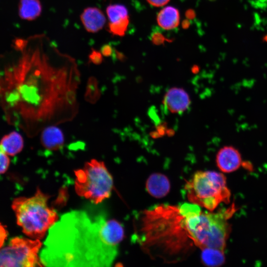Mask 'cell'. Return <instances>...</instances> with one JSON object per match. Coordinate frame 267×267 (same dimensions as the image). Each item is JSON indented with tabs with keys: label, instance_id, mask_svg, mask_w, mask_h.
I'll return each mask as SVG.
<instances>
[{
	"label": "cell",
	"instance_id": "obj_1",
	"mask_svg": "<svg viewBox=\"0 0 267 267\" xmlns=\"http://www.w3.org/2000/svg\"><path fill=\"white\" fill-rule=\"evenodd\" d=\"M124 237L118 221L72 211L49 228L39 256L46 267H109Z\"/></svg>",
	"mask_w": 267,
	"mask_h": 267
},
{
	"label": "cell",
	"instance_id": "obj_2",
	"mask_svg": "<svg viewBox=\"0 0 267 267\" xmlns=\"http://www.w3.org/2000/svg\"><path fill=\"white\" fill-rule=\"evenodd\" d=\"M13 72L19 81L17 99L29 134L71 121L78 110L80 79L74 68H56L26 54Z\"/></svg>",
	"mask_w": 267,
	"mask_h": 267
},
{
	"label": "cell",
	"instance_id": "obj_3",
	"mask_svg": "<svg viewBox=\"0 0 267 267\" xmlns=\"http://www.w3.org/2000/svg\"><path fill=\"white\" fill-rule=\"evenodd\" d=\"M141 244L145 251L164 260L181 259L193 245L180 206L160 205L144 211Z\"/></svg>",
	"mask_w": 267,
	"mask_h": 267
},
{
	"label": "cell",
	"instance_id": "obj_4",
	"mask_svg": "<svg viewBox=\"0 0 267 267\" xmlns=\"http://www.w3.org/2000/svg\"><path fill=\"white\" fill-rule=\"evenodd\" d=\"M181 209L195 246L200 249L211 247L224 250L231 231L228 220L235 211L233 206L217 213L203 212L199 206L192 203L181 205Z\"/></svg>",
	"mask_w": 267,
	"mask_h": 267
},
{
	"label": "cell",
	"instance_id": "obj_5",
	"mask_svg": "<svg viewBox=\"0 0 267 267\" xmlns=\"http://www.w3.org/2000/svg\"><path fill=\"white\" fill-rule=\"evenodd\" d=\"M49 198V195L38 188L33 196L18 197L12 202L17 224L31 238H43L58 221L56 212L48 205Z\"/></svg>",
	"mask_w": 267,
	"mask_h": 267
},
{
	"label": "cell",
	"instance_id": "obj_6",
	"mask_svg": "<svg viewBox=\"0 0 267 267\" xmlns=\"http://www.w3.org/2000/svg\"><path fill=\"white\" fill-rule=\"evenodd\" d=\"M187 197L192 203L214 211L222 202L228 203L230 191L226 178L221 173L199 171L195 172L185 185Z\"/></svg>",
	"mask_w": 267,
	"mask_h": 267
},
{
	"label": "cell",
	"instance_id": "obj_7",
	"mask_svg": "<svg viewBox=\"0 0 267 267\" xmlns=\"http://www.w3.org/2000/svg\"><path fill=\"white\" fill-rule=\"evenodd\" d=\"M74 173L75 190L79 196L97 204L111 195L113 179L103 161L91 159Z\"/></svg>",
	"mask_w": 267,
	"mask_h": 267
},
{
	"label": "cell",
	"instance_id": "obj_8",
	"mask_svg": "<svg viewBox=\"0 0 267 267\" xmlns=\"http://www.w3.org/2000/svg\"><path fill=\"white\" fill-rule=\"evenodd\" d=\"M42 246L40 239L12 238L0 248V267L44 266L38 254Z\"/></svg>",
	"mask_w": 267,
	"mask_h": 267
},
{
	"label": "cell",
	"instance_id": "obj_9",
	"mask_svg": "<svg viewBox=\"0 0 267 267\" xmlns=\"http://www.w3.org/2000/svg\"><path fill=\"white\" fill-rule=\"evenodd\" d=\"M216 162L221 172L229 173L238 169L242 164V160L238 149L232 146L227 145L219 150Z\"/></svg>",
	"mask_w": 267,
	"mask_h": 267
},
{
	"label": "cell",
	"instance_id": "obj_10",
	"mask_svg": "<svg viewBox=\"0 0 267 267\" xmlns=\"http://www.w3.org/2000/svg\"><path fill=\"white\" fill-rule=\"evenodd\" d=\"M163 104L170 112L180 113L188 108L190 99L184 89L174 87L169 89L165 94Z\"/></svg>",
	"mask_w": 267,
	"mask_h": 267
},
{
	"label": "cell",
	"instance_id": "obj_11",
	"mask_svg": "<svg viewBox=\"0 0 267 267\" xmlns=\"http://www.w3.org/2000/svg\"><path fill=\"white\" fill-rule=\"evenodd\" d=\"M81 20L85 29L89 33H96L101 30L106 22L103 12L96 7H88L81 15Z\"/></svg>",
	"mask_w": 267,
	"mask_h": 267
},
{
	"label": "cell",
	"instance_id": "obj_12",
	"mask_svg": "<svg viewBox=\"0 0 267 267\" xmlns=\"http://www.w3.org/2000/svg\"><path fill=\"white\" fill-rule=\"evenodd\" d=\"M145 186L148 193L157 198L166 196L171 188L170 182L168 177L159 173L150 175L146 180Z\"/></svg>",
	"mask_w": 267,
	"mask_h": 267
},
{
	"label": "cell",
	"instance_id": "obj_13",
	"mask_svg": "<svg viewBox=\"0 0 267 267\" xmlns=\"http://www.w3.org/2000/svg\"><path fill=\"white\" fill-rule=\"evenodd\" d=\"M41 142L45 149L56 151L63 147L64 136L57 125H51L44 128L41 131Z\"/></svg>",
	"mask_w": 267,
	"mask_h": 267
},
{
	"label": "cell",
	"instance_id": "obj_14",
	"mask_svg": "<svg viewBox=\"0 0 267 267\" xmlns=\"http://www.w3.org/2000/svg\"><path fill=\"white\" fill-rule=\"evenodd\" d=\"M179 12L178 9L172 6L162 8L157 15V22L162 29L170 30L175 29L179 24Z\"/></svg>",
	"mask_w": 267,
	"mask_h": 267
},
{
	"label": "cell",
	"instance_id": "obj_15",
	"mask_svg": "<svg viewBox=\"0 0 267 267\" xmlns=\"http://www.w3.org/2000/svg\"><path fill=\"white\" fill-rule=\"evenodd\" d=\"M24 146L22 136L16 132L4 135L0 141V148L8 155L13 156L21 151Z\"/></svg>",
	"mask_w": 267,
	"mask_h": 267
},
{
	"label": "cell",
	"instance_id": "obj_16",
	"mask_svg": "<svg viewBox=\"0 0 267 267\" xmlns=\"http://www.w3.org/2000/svg\"><path fill=\"white\" fill-rule=\"evenodd\" d=\"M42 4L39 0H20L18 6L19 16L23 19L31 21L41 14Z\"/></svg>",
	"mask_w": 267,
	"mask_h": 267
},
{
	"label": "cell",
	"instance_id": "obj_17",
	"mask_svg": "<svg viewBox=\"0 0 267 267\" xmlns=\"http://www.w3.org/2000/svg\"><path fill=\"white\" fill-rule=\"evenodd\" d=\"M201 250V261L205 266L218 267L224 263L225 258L224 251L211 247H205Z\"/></svg>",
	"mask_w": 267,
	"mask_h": 267
},
{
	"label": "cell",
	"instance_id": "obj_18",
	"mask_svg": "<svg viewBox=\"0 0 267 267\" xmlns=\"http://www.w3.org/2000/svg\"><path fill=\"white\" fill-rule=\"evenodd\" d=\"M106 11L109 23H116L129 18L128 9L122 4H110Z\"/></svg>",
	"mask_w": 267,
	"mask_h": 267
},
{
	"label": "cell",
	"instance_id": "obj_19",
	"mask_svg": "<svg viewBox=\"0 0 267 267\" xmlns=\"http://www.w3.org/2000/svg\"><path fill=\"white\" fill-rule=\"evenodd\" d=\"M129 24V19L116 23H109V30L112 34L123 36L125 35Z\"/></svg>",
	"mask_w": 267,
	"mask_h": 267
},
{
	"label": "cell",
	"instance_id": "obj_20",
	"mask_svg": "<svg viewBox=\"0 0 267 267\" xmlns=\"http://www.w3.org/2000/svg\"><path fill=\"white\" fill-rule=\"evenodd\" d=\"M7 155L0 148V174L6 172L10 164V159Z\"/></svg>",
	"mask_w": 267,
	"mask_h": 267
},
{
	"label": "cell",
	"instance_id": "obj_21",
	"mask_svg": "<svg viewBox=\"0 0 267 267\" xmlns=\"http://www.w3.org/2000/svg\"><path fill=\"white\" fill-rule=\"evenodd\" d=\"M7 236L8 232L5 226L0 222V248L3 246Z\"/></svg>",
	"mask_w": 267,
	"mask_h": 267
},
{
	"label": "cell",
	"instance_id": "obj_22",
	"mask_svg": "<svg viewBox=\"0 0 267 267\" xmlns=\"http://www.w3.org/2000/svg\"><path fill=\"white\" fill-rule=\"evenodd\" d=\"M89 59L93 63L96 64H100L102 60L101 53L95 50H93L90 54Z\"/></svg>",
	"mask_w": 267,
	"mask_h": 267
},
{
	"label": "cell",
	"instance_id": "obj_23",
	"mask_svg": "<svg viewBox=\"0 0 267 267\" xmlns=\"http://www.w3.org/2000/svg\"><path fill=\"white\" fill-rule=\"evenodd\" d=\"M151 39L152 42L156 44H161L165 41V37L159 32L153 33Z\"/></svg>",
	"mask_w": 267,
	"mask_h": 267
},
{
	"label": "cell",
	"instance_id": "obj_24",
	"mask_svg": "<svg viewBox=\"0 0 267 267\" xmlns=\"http://www.w3.org/2000/svg\"><path fill=\"white\" fill-rule=\"evenodd\" d=\"M151 5L155 7H161L165 5L170 0H146Z\"/></svg>",
	"mask_w": 267,
	"mask_h": 267
},
{
	"label": "cell",
	"instance_id": "obj_25",
	"mask_svg": "<svg viewBox=\"0 0 267 267\" xmlns=\"http://www.w3.org/2000/svg\"><path fill=\"white\" fill-rule=\"evenodd\" d=\"M112 49L111 47L108 45H105L102 47L101 53L106 56H108L112 54Z\"/></svg>",
	"mask_w": 267,
	"mask_h": 267
}]
</instances>
